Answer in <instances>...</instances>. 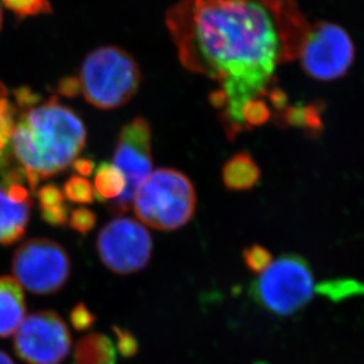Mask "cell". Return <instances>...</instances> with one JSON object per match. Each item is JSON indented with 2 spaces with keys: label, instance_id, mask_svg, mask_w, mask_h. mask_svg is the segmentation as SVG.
<instances>
[{
  "label": "cell",
  "instance_id": "6da1fadb",
  "mask_svg": "<svg viewBox=\"0 0 364 364\" xmlns=\"http://www.w3.org/2000/svg\"><path fill=\"white\" fill-rule=\"evenodd\" d=\"M165 23L181 64L220 84L210 102L229 139L244 131V105L299 59L310 28L297 0H179Z\"/></svg>",
  "mask_w": 364,
  "mask_h": 364
},
{
  "label": "cell",
  "instance_id": "7a4b0ae2",
  "mask_svg": "<svg viewBox=\"0 0 364 364\" xmlns=\"http://www.w3.org/2000/svg\"><path fill=\"white\" fill-rule=\"evenodd\" d=\"M86 143V127L71 107L58 97L19 116L10 148L28 173L32 193L39 182L65 171L80 156Z\"/></svg>",
  "mask_w": 364,
  "mask_h": 364
},
{
  "label": "cell",
  "instance_id": "3957f363",
  "mask_svg": "<svg viewBox=\"0 0 364 364\" xmlns=\"http://www.w3.org/2000/svg\"><path fill=\"white\" fill-rule=\"evenodd\" d=\"M82 93L100 110H114L129 103L141 84L136 59L118 46H102L86 55L80 71Z\"/></svg>",
  "mask_w": 364,
  "mask_h": 364
},
{
  "label": "cell",
  "instance_id": "277c9868",
  "mask_svg": "<svg viewBox=\"0 0 364 364\" xmlns=\"http://www.w3.org/2000/svg\"><path fill=\"white\" fill-rule=\"evenodd\" d=\"M196 191L188 176L175 168L152 171L134 195V213L156 230H177L193 218Z\"/></svg>",
  "mask_w": 364,
  "mask_h": 364
},
{
  "label": "cell",
  "instance_id": "5b68a950",
  "mask_svg": "<svg viewBox=\"0 0 364 364\" xmlns=\"http://www.w3.org/2000/svg\"><path fill=\"white\" fill-rule=\"evenodd\" d=\"M314 290L309 263L299 255H284L262 272L251 292L264 309L279 316H289L310 302Z\"/></svg>",
  "mask_w": 364,
  "mask_h": 364
},
{
  "label": "cell",
  "instance_id": "8992f818",
  "mask_svg": "<svg viewBox=\"0 0 364 364\" xmlns=\"http://www.w3.org/2000/svg\"><path fill=\"white\" fill-rule=\"evenodd\" d=\"M18 283L37 295H51L65 285L71 261L65 249L48 238H31L18 247L12 258Z\"/></svg>",
  "mask_w": 364,
  "mask_h": 364
},
{
  "label": "cell",
  "instance_id": "52a82bcc",
  "mask_svg": "<svg viewBox=\"0 0 364 364\" xmlns=\"http://www.w3.org/2000/svg\"><path fill=\"white\" fill-rule=\"evenodd\" d=\"M356 57L350 35L330 21L310 24L299 59L304 73L318 82H333L346 76Z\"/></svg>",
  "mask_w": 364,
  "mask_h": 364
},
{
  "label": "cell",
  "instance_id": "ba28073f",
  "mask_svg": "<svg viewBox=\"0 0 364 364\" xmlns=\"http://www.w3.org/2000/svg\"><path fill=\"white\" fill-rule=\"evenodd\" d=\"M151 127L144 117H136L122 127L114 146V165L123 173L127 188L109 204L110 211L121 215L130 210L138 188L152 172Z\"/></svg>",
  "mask_w": 364,
  "mask_h": 364
},
{
  "label": "cell",
  "instance_id": "9c48e42d",
  "mask_svg": "<svg viewBox=\"0 0 364 364\" xmlns=\"http://www.w3.org/2000/svg\"><path fill=\"white\" fill-rule=\"evenodd\" d=\"M97 251L111 272L134 274L144 269L151 259V235L137 220L116 217L100 231Z\"/></svg>",
  "mask_w": 364,
  "mask_h": 364
},
{
  "label": "cell",
  "instance_id": "30bf717a",
  "mask_svg": "<svg viewBox=\"0 0 364 364\" xmlns=\"http://www.w3.org/2000/svg\"><path fill=\"white\" fill-rule=\"evenodd\" d=\"M14 346L18 358L26 363L60 364L71 349V335L58 314L43 310L24 318Z\"/></svg>",
  "mask_w": 364,
  "mask_h": 364
},
{
  "label": "cell",
  "instance_id": "8fae6325",
  "mask_svg": "<svg viewBox=\"0 0 364 364\" xmlns=\"http://www.w3.org/2000/svg\"><path fill=\"white\" fill-rule=\"evenodd\" d=\"M26 313L25 296L18 281L0 276V338L11 336L21 326Z\"/></svg>",
  "mask_w": 364,
  "mask_h": 364
},
{
  "label": "cell",
  "instance_id": "7c38bea8",
  "mask_svg": "<svg viewBox=\"0 0 364 364\" xmlns=\"http://www.w3.org/2000/svg\"><path fill=\"white\" fill-rule=\"evenodd\" d=\"M33 202L11 200L0 188V244L12 245L24 237L31 218Z\"/></svg>",
  "mask_w": 364,
  "mask_h": 364
},
{
  "label": "cell",
  "instance_id": "4fadbf2b",
  "mask_svg": "<svg viewBox=\"0 0 364 364\" xmlns=\"http://www.w3.org/2000/svg\"><path fill=\"white\" fill-rule=\"evenodd\" d=\"M222 179L228 190L247 191L259 182L261 168L247 152H238L224 164Z\"/></svg>",
  "mask_w": 364,
  "mask_h": 364
},
{
  "label": "cell",
  "instance_id": "5bb4252c",
  "mask_svg": "<svg viewBox=\"0 0 364 364\" xmlns=\"http://www.w3.org/2000/svg\"><path fill=\"white\" fill-rule=\"evenodd\" d=\"M324 107L322 103H310L306 105H287L272 118L279 127H296L306 131L309 136H317L323 130L322 112Z\"/></svg>",
  "mask_w": 364,
  "mask_h": 364
},
{
  "label": "cell",
  "instance_id": "9a60e30c",
  "mask_svg": "<svg viewBox=\"0 0 364 364\" xmlns=\"http://www.w3.org/2000/svg\"><path fill=\"white\" fill-rule=\"evenodd\" d=\"M76 364H116L117 355L110 337L103 333H89L75 347Z\"/></svg>",
  "mask_w": 364,
  "mask_h": 364
},
{
  "label": "cell",
  "instance_id": "2e32d148",
  "mask_svg": "<svg viewBox=\"0 0 364 364\" xmlns=\"http://www.w3.org/2000/svg\"><path fill=\"white\" fill-rule=\"evenodd\" d=\"M127 188L123 173L111 163H100L95 175V197L100 202L117 200Z\"/></svg>",
  "mask_w": 364,
  "mask_h": 364
},
{
  "label": "cell",
  "instance_id": "e0dca14e",
  "mask_svg": "<svg viewBox=\"0 0 364 364\" xmlns=\"http://www.w3.org/2000/svg\"><path fill=\"white\" fill-rule=\"evenodd\" d=\"M68 200L78 204H91L95 200V190L89 179L80 176H71L63 188Z\"/></svg>",
  "mask_w": 364,
  "mask_h": 364
},
{
  "label": "cell",
  "instance_id": "ac0fdd59",
  "mask_svg": "<svg viewBox=\"0 0 364 364\" xmlns=\"http://www.w3.org/2000/svg\"><path fill=\"white\" fill-rule=\"evenodd\" d=\"M4 6L12 11L19 19L35 17L39 14H50L53 12L48 0H0Z\"/></svg>",
  "mask_w": 364,
  "mask_h": 364
},
{
  "label": "cell",
  "instance_id": "d6986e66",
  "mask_svg": "<svg viewBox=\"0 0 364 364\" xmlns=\"http://www.w3.org/2000/svg\"><path fill=\"white\" fill-rule=\"evenodd\" d=\"M317 290L333 301H340L353 295L364 294V285L354 279H338L322 283Z\"/></svg>",
  "mask_w": 364,
  "mask_h": 364
},
{
  "label": "cell",
  "instance_id": "ffe728a7",
  "mask_svg": "<svg viewBox=\"0 0 364 364\" xmlns=\"http://www.w3.org/2000/svg\"><path fill=\"white\" fill-rule=\"evenodd\" d=\"M17 125V107L6 98L0 100V151L10 144Z\"/></svg>",
  "mask_w": 364,
  "mask_h": 364
},
{
  "label": "cell",
  "instance_id": "44dd1931",
  "mask_svg": "<svg viewBox=\"0 0 364 364\" xmlns=\"http://www.w3.org/2000/svg\"><path fill=\"white\" fill-rule=\"evenodd\" d=\"M243 258L249 270L256 274L264 272L272 263L270 251L261 245H251L247 247L244 250Z\"/></svg>",
  "mask_w": 364,
  "mask_h": 364
},
{
  "label": "cell",
  "instance_id": "7402d4cb",
  "mask_svg": "<svg viewBox=\"0 0 364 364\" xmlns=\"http://www.w3.org/2000/svg\"><path fill=\"white\" fill-rule=\"evenodd\" d=\"M97 223L96 213L87 208H77L73 210L69 217V225L71 229L80 235L89 234Z\"/></svg>",
  "mask_w": 364,
  "mask_h": 364
},
{
  "label": "cell",
  "instance_id": "603a6c76",
  "mask_svg": "<svg viewBox=\"0 0 364 364\" xmlns=\"http://www.w3.org/2000/svg\"><path fill=\"white\" fill-rule=\"evenodd\" d=\"M38 200L39 209H50L53 206L60 205L65 203V196L62 190L55 184H46L36 191Z\"/></svg>",
  "mask_w": 364,
  "mask_h": 364
},
{
  "label": "cell",
  "instance_id": "cb8c5ba5",
  "mask_svg": "<svg viewBox=\"0 0 364 364\" xmlns=\"http://www.w3.org/2000/svg\"><path fill=\"white\" fill-rule=\"evenodd\" d=\"M114 333L117 341V348L122 356L125 358H134L139 349V344L134 333L130 330L114 326Z\"/></svg>",
  "mask_w": 364,
  "mask_h": 364
},
{
  "label": "cell",
  "instance_id": "d4e9b609",
  "mask_svg": "<svg viewBox=\"0 0 364 364\" xmlns=\"http://www.w3.org/2000/svg\"><path fill=\"white\" fill-rule=\"evenodd\" d=\"M71 324L77 331L89 330L96 323L97 317L84 303H78L70 313Z\"/></svg>",
  "mask_w": 364,
  "mask_h": 364
},
{
  "label": "cell",
  "instance_id": "484cf974",
  "mask_svg": "<svg viewBox=\"0 0 364 364\" xmlns=\"http://www.w3.org/2000/svg\"><path fill=\"white\" fill-rule=\"evenodd\" d=\"M69 205L64 203L60 205L53 206L50 209L41 210V220L51 227H65L69 223Z\"/></svg>",
  "mask_w": 364,
  "mask_h": 364
},
{
  "label": "cell",
  "instance_id": "4316f807",
  "mask_svg": "<svg viewBox=\"0 0 364 364\" xmlns=\"http://www.w3.org/2000/svg\"><path fill=\"white\" fill-rule=\"evenodd\" d=\"M14 97H16V100H17L18 107L24 111L30 110L32 107H37L41 102V95L36 93L28 86H21L17 90H14Z\"/></svg>",
  "mask_w": 364,
  "mask_h": 364
},
{
  "label": "cell",
  "instance_id": "83f0119b",
  "mask_svg": "<svg viewBox=\"0 0 364 364\" xmlns=\"http://www.w3.org/2000/svg\"><path fill=\"white\" fill-rule=\"evenodd\" d=\"M55 91L62 96L68 98H76L82 93V84H80V77L66 76L63 77L59 80L55 87Z\"/></svg>",
  "mask_w": 364,
  "mask_h": 364
},
{
  "label": "cell",
  "instance_id": "f1b7e54d",
  "mask_svg": "<svg viewBox=\"0 0 364 364\" xmlns=\"http://www.w3.org/2000/svg\"><path fill=\"white\" fill-rule=\"evenodd\" d=\"M71 166L75 171L78 172L80 176H84V177H89L95 172V162L89 157H77Z\"/></svg>",
  "mask_w": 364,
  "mask_h": 364
},
{
  "label": "cell",
  "instance_id": "f546056e",
  "mask_svg": "<svg viewBox=\"0 0 364 364\" xmlns=\"http://www.w3.org/2000/svg\"><path fill=\"white\" fill-rule=\"evenodd\" d=\"M0 364H14V362L12 361V358L9 355L0 350Z\"/></svg>",
  "mask_w": 364,
  "mask_h": 364
},
{
  "label": "cell",
  "instance_id": "4dcf8cb0",
  "mask_svg": "<svg viewBox=\"0 0 364 364\" xmlns=\"http://www.w3.org/2000/svg\"><path fill=\"white\" fill-rule=\"evenodd\" d=\"M7 95V89L6 86L4 85L3 82H0V100L1 98H6Z\"/></svg>",
  "mask_w": 364,
  "mask_h": 364
},
{
  "label": "cell",
  "instance_id": "1f68e13d",
  "mask_svg": "<svg viewBox=\"0 0 364 364\" xmlns=\"http://www.w3.org/2000/svg\"><path fill=\"white\" fill-rule=\"evenodd\" d=\"M3 28V12H1V9H0V30Z\"/></svg>",
  "mask_w": 364,
  "mask_h": 364
}]
</instances>
